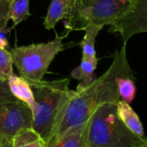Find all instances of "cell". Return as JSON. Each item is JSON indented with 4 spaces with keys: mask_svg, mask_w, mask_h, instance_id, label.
I'll return each instance as SVG.
<instances>
[{
    "mask_svg": "<svg viewBox=\"0 0 147 147\" xmlns=\"http://www.w3.org/2000/svg\"><path fill=\"white\" fill-rule=\"evenodd\" d=\"M126 46L127 44H123L115 53L110 67L100 78H96L93 83L82 90H75L76 93L69 101L59 127L49 140L61 134L69 128L86 123L101 105L119 102L121 98L118 93L116 78L119 76L134 77L127 61Z\"/></svg>",
    "mask_w": 147,
    "mask_h": 147,
    "instance_id": "cell-1",
    "label": "cell"
},
{
    "mask_svg": "<svg viewBox=\"0 0 147 147\" xmlns=\"http://www.w3.org/2000/svg\"><path fill=\"white\" fill-rule=\"evenodd\" d=\"M34 96L35 107L32 128L47 142L59 127L67 104L76 91L69 89L70 79L28 82Z\"/></svg>",
    "mask_w": 147,
    "mask_h": 147,
    "instance_id": "cell-2",
    "label": "cell"
},
{
    "mask_svg": "<svg viewBox=\"0 0 147 147\" xmlns=\"http://www.w3.org/2000/svg\"><path fill=\"white\" fill-rule=\"evenodd\" d=\"M146 140L123 124L117 115V103L101 105L87 122L86 147H139Z\"/></svg>",
    "mask_w": 147,
    "mask_h": 147,
    "instance_id": "cell-3",
    "label": "cell"
},
{
    "mask_svg": "<svg viewBox=\"0 0 147 147\" xmlns=\"http://www.w3.org/2000/svg\"><path fill=\"white\" fill-rule=\"evenodd\" d=\"M70 32L71 30L68 29L63 35L56 34V37L48 42L12 48L10 53L13 64L21 77L28 82L41 81L53 59L64 50L65 45L62 41L69 35Z\"/></svg>",
    "mask_w": 147,
    "mask_h": 147,
    "instance_id": "cell-4",
    "label": "cell"
},
{
    "mask_svg": "<svg viewBox=\"0 0 147 147\" xmlns=\"http://www.w3.org/2000/svg\"><path fill=\"white\" fill-rule=\"evenodd\" d=\"M133 0H74L68 22L69 30H82L87 25L104 27L116 22Z\"/></svg>",
    "mask_w": 147,
    "mask_h": 147,
    "instance_id": "cell-5",
    "label": "cell"
},
{
    "mask_svg": "<svg viewBox=\"0 0 147 147\" xmlns=\"http://www.w3.org/2000/svg\"><path fill=\"white\" fill-rule=\"evenodd\" d=\"M32 111L24 102L0 103V143L11 142L19 131L32 127Z\"/></svg>",
    "mask_w": 147,
    "mask_h": 147,
    "instance_id": "cell-6",
    "label": "cell"
},
{
    "mask_svg": "<svg viewBox=\"0 0 147 147\" xmlns=\"http://www.w3.org/2000/svg\"><path fill=\"white\" fill-rule=\"evenodd\" d=\"M121 34L123 44L140 33L147 32V0H133L126 13L109 29Z\"/></svg>",
    "mask_w": 147,
    "mask_h": 147,
    "instance_id": "cell-7",
    "label": "cell"
},
{
    "mask_svg": "<svg viewBox=\"0 0 147 147\" xmlns=\"http://www.w3.org/2000/svg\"><path fill=\"white\" fill-rule=\"evenodd\" d=\"M87 122L47 140L45 147H86Z\"/></svg>",
    "mask_w": 147,
    "mask_h": 147,
    "instance_id": "cell-8",
    "label": "cell"
},
{
    "mask_svg": "<svg viewBox=\"0 0 147 147\" xmlns=\"http://www.w3.org/2000/svg\"><path fill=\"white\" fill-rule=\"evenodd\" d=\"M73 3L74 0H52L44 20L46 29H53L57 22L62 19H66L69 22L72 13Z\"/></svg>",
    "mask_w": 147,
    "mask_h": 147,
    "instance_id": "cell-9",
    "label": "cell"
},
{
    "mask_svg": "<svg viewBox=\"0 0 147 147\" xmlns=\"http://www.w3.org/2000/svg\"><path fill=\"white\" fill-rule=\"evenodd\" d=\"M11 94L19 101L27 104L33 112L35 107L34 96L28 82L22 77L12 74L8 79Z\"/></svg>",
    "mask_w": 147,
    "mask_h": 147,
    "instance_id": "cell-10",
    "label": "cell"
},
{
    "mask_svg": "<svg viewBox=\"0 0 147 147\" xmlns=\"http://www.w3.org/2000/svg\"><path fill=\"white\" fill-rule=\"evenodd\" d=\"M98 63L97 58L82 57L80 65L71 71V77L79 80V84L76 91L82 90L95 81L94 71Z\"/></svg>",
    "mask_w": 147,
    "mask_h": 147,
    "instance_id": "cell-11",
    "label": "cell"
},
{
    "mask_svg": "<svg viewBox=\"0 0 147 147\" xmlns=\"http://www.w3.org/2000/svg\"><path fill=\"white\" fill-rule=\"evenodd\" d=\"M117 115L123 124L134 134L139 137L145 138L143 125L130 104L120 99L117 102Z\"/></svg>",
    "mask_w": 147,
    "mask_h": 147,
    "instance_id": "cell-12",
    "label": "cell"
},
{
    "mask_svg": "<svg viewBox=\"0 0 147 147\" xmlns=\"http://www.w3.org/2000/svg\"><path fill=\"white\" fill-rule=\"evenodd\" d=\"M46 142L32 127L19 131L11 140V147H45Z\"/></svg>",
    "mask_w": 147,
    "mask_h": 147,
    "instance_id": "cell-13",
    "label": "cell"
},
{
    "mask_svg": "<svg viewBox=\"0 0 147 147\" xmlns=\"http://www.w3.org/2000/svg\"><path fill=\"white\" fill-rule=\"evenodd\" d=\"M102 28V27L96 26V25H87L82 29L85 31L84 37L80 42V46L83 51L82 57L96 58V53L95 50V42H96V38Z\"/></svg>",
    "mask_w": 147,
    "mask_h": 147,
    "instance_id": "cell-14",
    "label": "cell"
},
{
    "mask_svg": "<svg viewBox=\"0 0 147 147\" xmlns=\"http://www.w3.org/2000/svg\"><path fill=\"white\" fill-rule=\"evenodd\" d=\"M29 16V0H9V20L13 24L10 30Z\"/></svg>",
    "mask_w": 147,
    "mask_h": 147,
    "instance_id": "cell-15",
    "label": "cell"
},
{
    "mask_svg": "<svg viewBox=\"0 0 147 147\" xmlns=\"http://www.w3.org/2000/svg\"><path fill=\"white\" fill-rule=\"evenodd\" d=\"M134 78V77L130 76H119L116 78L120 98L128 104L134 101L136 95V86Z\"/></svg>",
    "mask_w": 147,
    "mask_h": 147,
    "instance_id": "cell-16",
    "label": "cell"
},
{
    "mask_svg": "<svg viewBox=\"0 0 147 147\" xmlns=\"http://www.w3.org/2000/svg\"><path fill=\"white\" fill-rule=\"evenodd\" d=\"M13 59L11 53L0 48V79L8 80L13 74Z\"/></svg>",
    "mask_w": 147,
    "mask_h": 147,
    "instance_id": "cell-17",
    "label": "cell"
},
{
    "mask_svg": "<svg viewBox=\"0 0 147 147\" xmlns=\"http://www.w3.org/2000/svg\"><path fill=\"white\" fill-rule=\"evenodd\" d=\"M19 101L17 100L10 92L8 80L0 79V103L5 102H14Z\"/></svg>",
    "mask_w": 147,
    "mask_h": 147,
    "instance_id": "cell-18",
    "label": "cell"
},
{
    "mask_svg": "<svg viewBox=\"0 0 147 147\" xmlns=\"http://www.w3.org/2000/svg\"><path fill=\"white\" fill-rule=\"evenodd\" d=\"M9 21V0H0V31L6 28Z\"/></svg>",
    "mask_w": 147,
    "mask_h": 147,
    "instance_id": "cell-19",
    "label": "cell"
},
{
    "mask_svg": "<svg viewBox=\"0 0 147 147\" xmlns=\"http://www.w3.org/2000/svg\"><path fill=\"white\" fill-rule=\"evenodd\" d=\"M10 31L9 29H3L0 31V48L1 49H5L8 46H9V41H8V38L6 34L9 33Z\"/></svg>",
    "mask_w": 147,
    "mask_h": 147,
    "instance_id": "cell-20",
    "label": "cell"
},
{
    "mask_svg": "<svg viewBox=\"0 0 147 147\" xmlns=\"http://www.w3.org/2000/svg\"><path fill=\"white\" fill-rule=\"evenodd\" d=\"M139 147H147V140L142 144V145H140Z\"/></svg>",
    "mask_w": 147,
    "mask_h": 147,
    "instance_id": "cell-21",
    "label": "cell"
},
{
    "mask_svg": "<svg viewBox=\"0 0 147 147\" xmlns=\"http://www.w3.org/2000/svg\"><path fill=\"white\" fill-rule=\"evenodd\" d=\"M5 147H11V142H5Z\"/></svg>",
    "mask_w": 147,
    "mask_h": 147,
    "instance_id": "cell-22",
    "label": "cell"
},
{
    "mask_svg": "<svg viewBox=\"0 0 147 147\" xmlns=\"http://www.w3.org/2000/svg\"><path fill=\"white\" fill-rule=\"evenodd\" d=\"M0 147H5V145H4V143H2V144L0 145Z\"/></svg>",
    "mask_w": 147,
    "mask_h": 147,
    "instance_id": "cell-23",
    "label": "cell"
}]
</instances>
